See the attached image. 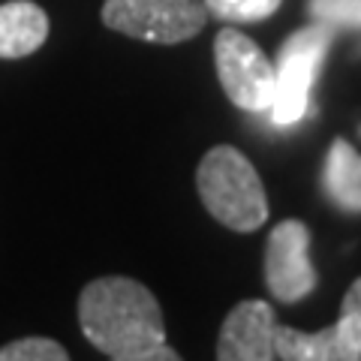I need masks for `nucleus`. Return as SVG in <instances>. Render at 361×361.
<instances>
[{"label": "nucleus", "mask_w": 361, "mask_h": 361, "mask_svg": "<svg viewBox=\"0 0 361 361\" xmlns=\"http://www.w3.org/2000/svg\"><path fill=\"white\" fill-rule=\"evenodd\" d=\"M82 334L115 361H178L154 292L133 277H97L78 295Z\"/></svg>", "instance_id": "nucleus-1"}, {"label": "nucleus", "mask_w": 361, "mask_h": 361, "mask_svg": "<svg viewBox=\"0 0 361 361\" xmlns=\"http://www.w3.org/2000/svg\"><path fill=\"white\" fill-rule=\"evenodd\" d=\"M196 190L208 214L232 232H256L268 220L262 178L232 145L211 148L196 169Z\"/></svg>", "instance_id": "nucleus-2"}, {"label": "nucleus", "mask_w": 361, "mask_h": 361, "mask_svg": "<svg viewBox=\"0 0 361 361\" xmlns=\"http://www.w3.org/2000/svg\"><path fill=\"white\" fill-rule=\"evenodd\" d=\"M334 27L313 21V25L295 30L280 45L274 63V103H271V121L277 127H292L304 118L310 106V90L316 73L322 70V61L331 49Z\"/></svg>", "instance_id": "nucleus-3"}, {"label": "nucleus", "mask_w": 361, "mask_h": 361, "mask_svg": "<svg viewBox=\"0 0 361 361\" xmlns=\"http://www.w3.org/2000/svg\"><path fill=\"white\" fill-rule=\"evenodd\" d=\"M202 0H106L103 25L145 42H187L205 27Z\"/></svg>", "instance_id": "nucleus-4"}, {"label": "nucleus", "mask_w": 361, "mask_h": 361, "mask_svg": "<svg viewBox=\"0 0 361 361\" xmlns=\"http://www.w3.org/2000/svg\"><path fill=\"white\" fill-rule=\"evenodd\" d=\"M214 63L217 78L232 99L244 111H268L274 103V63L268 54L235 27H223L214 39Z\"/></svg>", "instance_id": "nucleus-5"}, {"label": "nucleus", "mask_w": 361, "mask_h": 361, "mask_svg": "<svg viewBox=\"0 0 361 361\" xmlns=\"http://www.w3.org/2000/svg\"><path fill=\"white\" fill-rule=\"evenodd\" d=\"M319 283L310 262V229L301 220L277 223L265 244V286L271 298L295 304L304 301Z\"/></svg>", "instance_id": "nucleus-6"}, {"label": "nucleus", "mask_w": 361, "mask_h": 361, "mask_svg": "<svg viewBox=\"0 0 361 361\" xmlns=\"http://www.w3.org/2000/svg\"><path fill=\"white\" fill-rule=\"evenodd\" d=\"M274 331H277L274 307L262 298H247L241 304H235L229 316H226L220 329V341H217V358L220 361L277 358Z\"/></svg>", "instance_id": "nucleus-7"}, {"label": "nucleus", "mask_w": 361, "mask_h": 361, "mask_svg": "<svg viewBox=\"0 0 361 361\" xmlns=\"http://www.w3.org/2000/svg\"><path fill=\"white\" fill-rule=\"evenodd\" d=\"M274 349L283 361H361V325L349 313L310 334L277 325Z\"/></svg>", "instance_id": "nucleus-8"}, {"label": "nucleus", "mask_w": 361, "mask_h": 361, "mask_svg": "<svg viewBox=\"0 0 361 361\" xmlns=\"http://www.w3.org/2000/svg\"><path fill=\"white\" fill-rule=\"evenodd\" d=\"M49 13L30 0L0 4V61L27 58L49 39Z\"/></svg>", "instance_id": "nucleus-9"}, {"label": "nucleus", "mask_w": 361, "mask_h": 361, "mask_svg": "<svg viewBox=\"0 0 361 361\" xmlns=\"http://www.w3.org/2000/svg\"><path fill=\"white\" fill-rule=\"evenodd\" d=\"M322 190L334 208L361 214V154L346 139H334L325 154Z\"/></svg>", "instance_id": "nucleus-10"}, {"label": "nucleus", "mask_w": 361, "mask_h": 361, "mask_svg": "<svg viewBox=\"0 0 361 361\" xmlns=\"http://www.w3.org/2000/svg\"><path fill=\"white\" fill-rule=\"evenodd\" d=\"M208 16L229 21V25H247V21H262L280 9V0H202Z\"/></svg>", "instance_id": "nucleus-11"}, {"label": "nucleus", "mask_w": 361, "mask_h": 361, "mask_svg": "<svg viewBox=\"0 0 361 361\" xmlns=\"http://www.w3.org/2000/svg\"><path fill=\"white\" fill-rule=\"evenodd\" d=\"M307 13L313 21H322L334 30H361V0H307Z\"/></svg>", "instance_id": "nucleus-12"}, {"label": "nucleus", "mask_w": 361, "mask_h": 361, "mask_svg": "<svg viewBox=\"0 0 361 361\" xmlns=\"http://www.w3.org/2000/svg\"><path fill=\"white\" fill-rule=\"evenodd\" d=\"M70 353L49 337H21L0 346V361H66Z\"/></svg>", "instance_id": "nucleus-13"}, {"label": "nucleus", "mask_w": 361, "mask_h": 361, "mask_svg": "<svg viewBox=\"0 0 361 361\" xmlns=\"http://www.w3.org/2000/svg\"><path fill=\"white\" fill-rule=\"evenodd\" d=\"M341 313H349V316H355V319H358V325H361V277L355 280L353 286H349V292L343 295Z\"/></svg>", "instance_id": "nucleus-14"}]
</instances>
